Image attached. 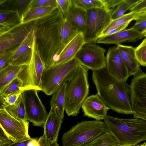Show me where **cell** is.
I'll list each match as a JSON object with an SVG mask.
<instances>
[{"label": "cell", "instance_id": "6da1fadb", "mask_svg": "<svg viewBox=\"0 0 146 146\" xmlns=\"http://www.w3.org/2000/svg\"><path fill=\"white\" fill-rule=\"evenodd\" d=\"M64 19L63 13L58 7L49 15L33 21L36 43L45 69L54 66V57L63 48L60 31Z\"/></svg>", "mask_w": 146, "mask_h": 146}, {"label": "cell", "instance_id": "7a4b0ae2", "mask_svg": "<svg viewBox=\"0 0 146 146\" xmlns=\"http://www.w3.org/2000/svg\"><path fill=\"white\" fill-rule=\"evenodd\" d=\"M92 79L97 94L110 109L119 113L132 114L129 86L126 81L114 78L106 67L92 71Z\"/></svg>", "mask_w": 146, "mask_h": 146}, {"label": "cell", "instance_id": "3957f363", "mask_svg": "<svg viewBox=\"0 0 146 146\" xmlns=\"http://www.w3.org/2000/svg\"><path fill=\"white\" fill-rule=\"evenodd\" d=\"M104 120L107 130L119 145L134 146L146 140V121L143 119H122L107 115Z\"/></svg>", "mask_w": 146, "mask_h": 146}, {"label": "cell", "instance_id": "277c9868", "mask_svg": "<svg viewBox=\"0 0 146 146\" xmlns=\"http://www.w3.org/2000/svg\"><path fill=\"white\" fill-rule=\"evenodd\" d=\"M89 69L80 64L71 78L66 83L65 111L68 116L80 113L83 102L89 94Z\"/></svg>", "mask_w": 146, "mask_h": 146}, {"label": "cell", "instance_id": "5b68a950", "mask_svg": "<svg viewBox=\"0 0 146 146\" xmlns=\"http://www.w3.org/2000/svg\"><path fill=\"white\" fill-rule=\"evenodd\" d=\"M107 130L104 122L100 120L78 122L63 134L62 146H81Z\"/></svg>", "mask_w": 146, "mask_h": 146}, {"label": "cell", "instance_id": "8992f818", "mask_svg": "<svg viewBox=\"0 0 146 146\" xmlns=\"http://www.w3.org/2000/svg\"><path fill=\"white\" fill-rule=\"evenodd\" d=\"M80 64L75 58L49 69H45L42 78V91L48 96L53 94L71 78Z\"/></svg>", "mask_w": 146, "mask_h": 146}, {"label": "cell", "instance_id": "52a82bcc", "mask_svg": "<svg viewBox=\"0 0 146 146\" xmlns=\"http://www.w3.org/2000/svg\"><path fill=\"white\" fill-rule=\"evenodd\" d=\"M45 69L36 41L35 34L31 46V56L29 62L24 66L17 77L23 82L21 91L29 89L41 91L42 78Z\"/></svg>", "mask_w": 146, "mask_h": 146}, {"label": "cell", "instance_id": "ba28073f", "mask_svg": "<svg viewBox=\"0 0 146 146\" xmlns=\"http://www.w3.org/2000/svg\"><path fill=\"white\" fill-rule=\"evenodd\" d=\"M112 9L104 7L86 11V25L83 34L85 42L96 43L112 20Z\"/></svg>", "mask_w": 146, "mask_h": 146}, {"label": "cell", "instance_id": "9c48e42d", "mask_svg": "<svg viewBox=\"0 0 146 146\" xmlns=\"http://www.w3.org/2000/svg\"><path fill=\"white\" fill-rule=\"evenodd\" d=\"M29 122L19 120L10 115L6 109L0 110V127L4 134L15 143L31 139L28 133Z\"/></svg>", "mask_w": 146, "mask_h": 146}, {"label": "cell", "instance_id": "30bf717a", "mask_svg": "<svg viewBox=\"0 0 146 146\" xmlns=\"http://www.w3.org/2000/svg\"><path fill=\"white\" fill-rule=\"evenodd\" d=\"M129 87L133 117L146 121V73L141 72L134 76Z\"/></svg>", "mask_w": 146, "mask_h": 146}, {"label": "cell", "instance_id": "8fae6325", "mask_svg": "<svg viewBox=\"0 0 146 146\" xmlns=\"http://www.w3.org/2000/svg\"><path fill=\"white\" fill-rule=\"evenodd\" d=\"M106 51L96 43L86 42L75 58L88 69L97 70L106 67Z\"/></svg>", "mask_w": 146, "mask_h": 146}, {"label": "cell", "instance_id": "7c38bea8", "mask_svg": "<svg viewBox=\"0 0 146 146\" xmlns=\"http://www.w3.org/2000/svg\"><path fill=\"white\" fill-rule=\"evenodd\" d=\"M37 91L35 89H27L23 91L22 94L27 120L32 122L34 126H42L48 114Z\"/></svg>", "mask_w": 146, "mask_h": 146}, {"label": "cell", "instance_id": "4fadbf2b", "mask_svg": "<svg viewBox=\"0 0 146 146\" xmlns=\"http://www.w3.org/2000/svg\"><path fill=\"white\" fill-rule=\"evenodd\" d=\"M62 122L63 119L58 115L55 109L51 106L43 125V134L38 139L40 146H51L57 143Z\"/></svg>", "mask_w": 146, "mask_h": 146}, {"label": "cell", "instance_id": "5bb4252c", "mask_svg": "<svg viewBox=\"0 0 146 146\" xmlns=\"http://www.w3.org/2000/svg\"><path fill=\"white\" fill-rule=\"evenodd\" d=\"M106 59V68L108 73L118 80L126 81L129 76L117 45L109 49Z\"/></svg>", "mask_w": 146, "mask_h": 146}, {"label": "cell", "instance_id": "9a60e30c", "mask_svg": "<svg viewBox=\"0 0 146 146\" xmlns=\"http://www.w3.org/2000/svg\"><path fill=\"white\" fill-rule=\"evenodd\" d=\"M34 26L33 21L21 25L0 35V54L19 45Z\"/></svg>", "mask_w": 146, "mask_h": 146}, {"label": "cell", "instance_id": "2e32d148", "mask_svg": "<svg viewBox=\"0 0 146 146\" xmlns=\"http://www.w3.org/2000/svg\"><path fill=\"white\" fill-rule=\"evenodd\" d=\"M81 108L84 116L97 120H104L110 109L97 94L87 97Z\"/></svg>", "mask_w": 146, "mask_h": 146}, {"label": "cell", "instance_id": "e0dca14e", "mask_svg": "<svg viewBox=\"0 0 146 146\" xmlns=\"http://www.w3.org/2000/svg\"><path fill=\"white\" fill-rule=\"evenodd\" d=\"M143 37L142 31L131 27L113 34L101 36L98 40L96 42L117 45L125 42H135Z\"/></svg>", "mask_w": 146, "mask_h": 146}, {"label": "cell", "instance_id": "ac0fdd59", "mask_svg": "<svg viewBox=\"0 0 146 146\" xmlns=\"http://www.w3.org/2000/svg\"><path fill=\"white\" fill-rule=\"evenodd\" d=\"M121 57L126 68L129 76L142 72L141 65L137 59L134 47L119 44L117 45Z\"/></svg>", "mask_w": 146, "mask_h": 146}, {"label": "cell", "instance_id": "d6986e66", "mask_svg": "<svg viewBox=\"0 0 146 146\" xmlns=\"http://www.w3.org/2000/svg\"><path fill=\"white\" fill-rule=\"evenodd\" d=\"M85 43L83 34L82 33H79L61 51L59 54L60 59L54 66L68 62L75 58Z\"/></svg>", "mask_w": 146, "mask_h": 146}, {"label": "cell", "instance_id": "ffe728a7", "mask_svg": "<svg viewBox=\"0 0 146 146\" xmlns=\"http://www.w3.org/2000/svg\"><path fill=\"white\" fill-rule=\"evenodd\" d=\"M21 24V16L17 10H0V35L17 28Z\"/></svg>", "mask_w": 146, "mask_h": 146}, {"label": "cell", "instance_id": "44dd1931", "mask_svg": "<svg viewBox=\"0 0 146 146\" xmlns=\"http://www.w3.org/2000/svg\"><path fill=\"white\" fill-rule=\"evenodd\" d=\"M64 19L79 33H84L86 25V11L77 6L72 1L68 12Z\"/></svg>", "mask_w": 146, "mask_h": 146}, {"label": "cell", "instance_id": "7402d4cb", "mask_svg": "<svg viewBox=\"0 0 146 146\" xmlns=\"http://www.w3.org/2000/svg\"><path fill=\"white\" fill-rule=\"evenodd\" d=\"M24 66L9 64L0 70V93L17 77Z\"/></svg>", "mask_w": 146, "mask_h": 146}, {"label": "cell", "instance_id": "603a6c76", "mask_svg": "<svg viewBox=\"0 0 146 146\" xmlns=\"http://www.w3.org/2000/svg\"><path fill=\"white\" fill-rule=\"evenodd\" d=\"M58 7L49 6L32 9H27L21 16V24H28L48 15Z\"/></svg>", "mask_w": 146, "mask_h": 146}, {"label": "cell", "instance_id": "cb8c5ba5", "mask_svg": "<svg viewBox=\"0 0 146 146\" xmlns=\"http://www.w3.org/2000/svg\"><path fill=\"white\" fill-rule=\"evenodd\" d=\"M66 83L57 89L53 94L50 102L51 106L53 107L59 116L63 119L65 111V95Z\"/></svg>", "mask_w": 146, "mask_h": 146}, {"label": "cell", "instance_id": "d4e9b609", "mask_svg": "<svg viewBox=\"0 0 146 146\" xmlns=\"http://www.w3.org/2000/svg\"><path fill=\"white\" fill-rule=\"evenodd\" d=\"M119 145L114 136L107 130L81 146H117Z\"/></svg>", "mask_w": 146, "mask_h": 146}, {"label": "cell", "instance_id": "484cf974", "mask_svg": "<svg viewBox=\"0 0 146 146\" xmlns=\"http://www.w3.org/2000/svg\"><path fill=\"white\" fill-rule=\"evenodd\" d=\"M35 29L34 27L31 30L19 45L11 60L9 64H12L24 54L31 48L34 36Z\"/></svg>", "mask_w": 146, "mask_h": 146}, {"label": "cell", "instance_id": "4316f807", "mask_svg": "<svg viewBox=\"0 0 146 146\" xmlns=\"http://www.w3.org/2000/svg\"><path fill=\"white\" fill-rule=\"evenodd\" d=\"M79 33L76 29L64 19L60 31L61 43L63 48Z\"/></svg>", "mask_w": 146, "mask_h": 146}, {"label": "cell", "instance_id": "83f0119b", "mask_svg": "<svg viewBox=\"0 0 146 146\" xmlns=\"http://www.w3.org/2000/svg\"><path fill=\"white\" fill-rule=\"evenodd\" d=\"M6 109L9 114L16 119L20 120L28 121L22 93L17 103L12 106H8Z\"/></svg>", "mask_w": 146, "mask_h": 146}, {"label": "cell", "instance_id": "f1b7e54d", "mask_svg": "<svg viewBox=\"0 0 146 146\" xmlns=\"http://www.w3.org/2000/svg\"><path fill=\"white\" fill-rule=\"evenodd\" d=\"M136 13V11L130 12L128 13L124 14L119 18L115 20H112L104 30L101 36L102 35L110 30L121 27L128 23H130L131 21L135 20Z\"/></svg>", "mask_w": 146, "mask_h": 146}, {"label": "cell", "instance_id": "f546056e", "mask_svg": "<svg viewBox=\"0 0 146 146\" xmlns=\"http://www.w3.org/2000/svg\"><path fill=\"white\" fill-rule=\"evenodd\" d=\"M140 0H122L117 6L116 8L113 10L111 14L112 20L121 17L124 13L134 5L138 3Z\"/></svg>", "mask_w": 146, "mask_h": 146}, {"label": "cell", "instance_id": "4dcf8cb0", "mask_svg": "<svg viewBox=\"0 0 146 146\" xmlns=\"http://www.w3.org/2000/svg\"><path fill=\"white\" fill-rule=\"evenodd\" d=\"M77 6L87 11L94 8L104 7L102 0H72Z\"/></svg>", "mask_w": 146, "mask_h": 146}, {"label": "cell", "instance_id": "1f68e13d", "mask_svg": "<svg viewBox=\"0 0 146 146\" xmlns=\"http://www.w3.org/2000/svg\"><path fill=\"white\" fill-rule=\"evenodd\" d=\"M23 84V81L17 77L9 84L0 94L6 96L21 92V89Z\"/></svg>", "mask_w": 146, "mask_h": 146}, {"label": "cell", "instance_id": "d6a6232c", "mask_svg": "<svg viewBox=\"0 0 146 146\" xmlns=\"http://www.w3.org/2000/svg\"><path fill=\"white\" fill-rule=\"evenodd\" d=\"M136 58L141 65L146 66V38L135 48Z\"/></svg>", "mask_w": 146, "mask_h": 146}, {"label": "cell", "instance_id": "836d02e7", "mask_svg": "<svg viewBox=\"0 0 146 146\" xmlns=\"http://www.w3.org/2000/svg\"><path fill=\"white\" fill-rule=\"evenodd\" d=\"M18 46L10 48L0 54V70L9 64Z\"/></svg>", "mask_w": 146, "mask_h": 146}, {"label": "cell", "instance_id": "e575fe53", "mask_svg": "<svg viewBox=\"0 0 146 146\" xmlns=\"http://www.w3.org/2000/svg\"><path fill=\"white\" fill-rule=\"evenodd\" d=\"M49 6L58 7L56 0H32L29 4L27 9Z\"/></svg>", "mask_w": 146, "mask_h": 146}, {"label": "cell", "instance_id": "d590c367", "mask_svg": "<svg viewBox=\"0 0 146 146\" xmlns=\"http://www.w3.org/2000/svg\"><path fill=\"white\" fill-rule=\"evenodd\" d=\"M58 8L63 14L64 18L68 13L72 3V0H56Z\"/></svg>", "mask_w": 146, "mask_h": 146}, {"label": "cell", "instance_id": "8d00e7d4", "mask_svg": "<svg viewBox=\"0 0 146 146\" xmlns=\"http://www.w3.org/2000/svg\"><path fill=\"white\" fill-rule=\"evenodd\" d=\"M22 91L7 96L2 95L3 98L8 106H12L15 105L17 102L22 93Z\"/></svg>", "mask_w": 146, "mask_h": 146}, {"label": "cell", "instance_id": "74e56055", "mask_svg": "<svg viewBox=\"0 0 146 146\" xmlns=\"http://www.w3.org/2000/svg\"><path fill=\"white\" fill-rule=\"evenodd\" d=\"M104 5V7L108 9H110L117 6L122 0H102Z\"/></svg>", "mask_w": 146, "mask_h": 146}, {"label": "cell", "instance_id": "f35d334b", "mask_svg": "<svg viewBox=\"0 0 146 146\" xmlns=\"http://www.w3.org/2000/svg\"><path fill=\"white\" fill-rule=\"evenodd\" d=\"M13 143L4 134L2 130L0 128V146H8Z\"/></svg>", "mask_w": 146, "mask_h": 146}, {"label": "cell", "instance_id": "ab89813d", "mask_svg": "<svg viewBox=\"0 0 146 146\" xmlns=\"http://www.w3.org/2000/svg\"><path fill=\"white\" fill-rule=\"evenodd\" d=\"M146 8V0H140L137 3L132 7L129 10L130 12L139 11Z\"/></svg>", "mask_w": 146, "mask_h": 146}, {"label": "cell", "instance_id": "60d3db41", "mask_svg": "<svg viewBox=\"0 0 146 146\" xmlns=\"http://www.w3.org/2000/svg\"><path fill=\"white\" fill-rule=\"evenodd\" d=\"M131 28L137 30L143 31L146 30V19L137 21Z\"/></svg>", "mask_w": 146, "mask_h": 146}, {"label": "cell", "instance_id": "b9f144b4", "mask_svg": "<svg viewBox=\"0 0 146 146\" xmlns=\"http://www.w3.org/2000/svg\"><path fill=\"white\" fill-rule=\"evenodd\" d=\"M130 23H128L121 27L110 30L102 35L101 37L113 34L125 29Z\"/></svg>", "mask_w": 146, "mask_h": 146}, {"label": "cell", "instance_id": "7bdbcfd3", "mask_svg": "<svg viewBox=\"0 0 146 146\" xmlns=\"http://www.w3.org/2000/svg\"><path fill=\"white\" fill-rule=\"evenodd\" d=\"M146 19V12H137L135 20L136 21Z\"/></svg>", "mask_w": 146, "mask_h": 146}, {"label": "cell", "instance_id": "ee69618b", "mask_svg": "<svg viewBox=\"0 0 146 146\" xmlns=\"http://www.w3.org/2000/svg\"><path fill=\"white\" fill-rule=\"evenodd\" d=\"M27 146H40L37 138H31L29 140L27 145Z\"/></svg>", "mask_w": 146, "mask_h": 146}, {"label": "cell", "instance_id": "f6af8a7d", "mask_svg": "<svg viewBox=\"0 0 146 146\" xmlns=\"http://www.w3.org/2000/svg\"><path fill=\"white\" fill-rule=\"evenodd\" d=\"M0 110L6 109L8 105L1 94H0Z\"/></svg>", "mask_w": 146, "mask_h": 146}, {"label": "cell", "instance_id": "bcb514c9", "mask_svg": "<svg viewBox=\"0 0 146 146\" xmlns=\"http://www.w3.org/2000/svg\"><path fill=\"white\" fill-rule=\"evenodd\" d=\"M31 0H17L20 8L22 9L28 3L29 4Z\"/></svg>", "mask_w": 146, "mask_h": 146}, {"label": "cell", "instance_id": "7dc6e473", "mask_svg": "<svg viewBox=\"0 0 146 146\" xmlns=\"http://www.w3.org/2000/svg\"><path fill=\"white\" fill-rule=\"evenodd\" d=\"M29 140L22 143H13L8 146H27V144Z\"/></svg>", "mask_w": 146, "mask_h": 146}, {"label": "cell", "instance_id": "c3c4849f", "mask_svg": "<svg viewBox=\"0 0 146 146\" xmlns=\"http://www.w3.org/2000/svg\"><path fill=\"white\" fill-rule=\"evenodd\" d=\"M142 34L143 37H146V30L142 31Z\"/></svg>", "mask_w": 146, "mask_h": 146}, {"label": "cell", "instance_id": "681fc988", "mask_svg": "<svg viewBox=\"0 0 146 146\" xmlns=\"http://www.w3.org/2000/svg\"><path fill=\"white\" fill-rule=\"evenodd\" d=\"M134 146H146V142H145L142 144H137Z\"/></svg>", "mask_w": 146, "mask_h": 146}, {"label": "cell", "instance_id": "f907efd6", "mask_svg": "<svg viewBox=\"0 0 146 146\" xmlns=\"http://www.w3.org/2000/svg\"><path fill=\"white\" fill-rule=\"evenodd\" d=\"M51 146H60L57 143H54V144L52 145Z\"/></svg>", "mask_w": 146, "mask_h": 146}, {"label": "cell", "instance_id": "816d5d0a", "mask_svg": "<svg viewBox=\"0 0 146 146\" xmlns=\"http://www.w3.org/2000/svg\"><path fill=\"white\" fill-rule=\"evenodd\" d=\"M146 12V8L142 9L137 12Z\"/></svg>", "mask_w": 146, "mask_h": 146}, {"label": "cell", "instance_id": "f5cc1de1", "mask_svg": "<svg viewBox=\"0 0 146 146\" xmlns=\"http://www.w3.org/2000/svg\"><path fill=\"white\" fill-rule=\"evenodd\" d=\"M117 146H129L126 145H117Z\"/></svg>", "mask_w": 146, "mask_h": 146}, {"label": "cell", "instance_id": "db71d44e", "mask_svg": "<svg viewBox=\"0 0 146 146\" xmlns=\"http://www.w3.org/2000/svg\"></svg>", "mask_w": 146, "mask_h": 146}]
</instances>
